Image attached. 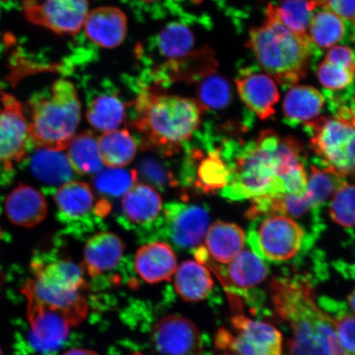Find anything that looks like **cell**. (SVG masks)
<instances>
[{"label":"cell","instance_id":"cell-1","mask_svg":"<svg viewBox=\"0 0 355 355\" xmlns=\"http://www.w3.org/2000/svg\"><path fill=\"white\" fill-rule=\"evenodd\" d=\"M270 291L275 312L290 327L282 355H347L332 318L316 303L309 279L274 278Z\"/></svg>","mask_w":355,"mask_h":355},{"label":"cell","instance_id":"cell-2","mask_svg":"<svg viewBox=\"0 0 355 355\" xmlns=\"http://www.w3.org/2000/svg\"><path fill=\"white\" fill-rule=\"evenodd\" d=\"M281 139L272 130L261 132L257 139L248 143L233 139L228 155L230 180L220 196L239 202L286 193L279 177Z\"/></svg>","mask_w":355,"mask_h":355},{"label":"cell","instance_id":"cell-3","mask_svg":"<svg viewBox=\"0 0 355 355\" xmlns=\"http://www.w3.org/2000/svg\"><path fill=\"white\" fill-rule=\"evenodd\" d=\"M136 130L145 144L164 155L184 148L201 124L202 110L196 101L162 92L146 91L137 98Z\"/></svg>","mask_w":355,"mask_h":355},{"label":"cell","instance_id":"cell-4","mask_svg":"<svg viewBox=\"0 0 355 355\" xmlns=\"http://www.w3.org/2000/svg\"><path fill=\"white\" fill-rule=\"evenodd\" d=\"M248 46L265 72L284 89L306 77L317 56L309 35L303 37L288 29L279 20L272 4L263 24L251 29Z\"/></svg>","mask_w":355,"mask_h":355},{"label":"cell","instance_id":"cell-5","mask_svg":"<svg viewBox=\"0 0 355 355\" xmlns=\"http://www.w3.org/2000/svg\"><path fill=\"white\" fill-rule=\"evenodd\" d=\"M33 279L21 291L26 300L59 311L74 326L82 322L87 312L84 269L73 261L60 260L46 264L33 263Z\"/></svg>","mask_w":355,"mask_h":355},{"label":"cell","instance_id":"cell-6","mask_svg":"<svg viewBox=\"0 0 355 355\" xmlns=\"http://www.w3.org/2000/svg\"><path fill=\"white\" fill-rule=\"evenodd\" d=\"M81 121V103L76 87L68 80H58L46 96L34 102L30 133L38 148L64 150Z\"/></svg>","mask_w":355,"mask_h":355},{"label":"cell","instance_id":"cell-7","mask_svg":"<svg viewBox=\"0 0 355 355\" xmlns=\"http://www.w3.org/2000/svg\"><path fill=\"white\" fill-rule=\"evenodd\" d=\"M193 145L189 146L181 180L198 193L215 194L227 185L230 166L225 157V139L217 135L211 124L194 133Z\"/></svg>","mask_w":355,"mask_h":355},{"label":"cell","instance_id":"cell-8","mask_svg":"<svg viewBox=\"0 0 355 355\" xmlns=\"http://www.w3.org/2000/svg\"><path fill=\"white\" fill-rule=\"evenodd\" d=\"M246 239L257 256L272 263L291 260L315 242L298 222L282 215L252 220Z\"/></svg>","mask_w":355,"mask_h":355},{"label":"cell","instance_id":"cell-9","mask_svg":"<svg viewBox=\"0 0 355 355\" xmlns=\"http://www.w3.org/2000/svg\"><path fill=\"white\" fill-rule=\"evenodd\" d=\"M310 137V148L317 157L345 176L354 172V121L336 115L319 116L304 124Z\"/></svg>","mask_w":355,"mask_h":355},{"label":"cell","instance_id":"cell-10","mask_svg":"<svg viewBox=\"0 0 355 355\" xmlns=\"http://www.w3.org/2000/svg\"><path fill=\"white\" fill-rule=\"evenodd\" d=\"M233 331L221 328L217 332V347L236 355H282V333L269 323L252 320L242 314L232 319Z\"/></svg>","mask_w":355,"mask_h":355},{"label":"cell","instance_id":"cell-11","mask_svg":"<svg viewBox=\"0 0 355 355\" xmlns=\"http://www.w3.org/2000/svg\"><path fill=\"white\" fill-rule=\"evenodd\" d=\"M251 201V206L245 213L246 218L250 220L268 215L290 217L303 226L313 241L323 230L322 208L314 206L305 192L266 195Z\"/></svg>","mask_w":355,"mask_h":355},{"label":"cell","instance_id":"cell-12","mask_svg":"<svg viewBox=\"0 0 355 355\" xmlns=\"http://www.w3.org/2000/svg\"><path fill=\"white\" fill-rule=\"evenodd\" d=\"M22 6L26 19L63 35L82 31L90 11L89 0H24Z\"/></svg>","mask_w":355,"mask_h":355},{"label":"cell","instance_id":"cell-13","mask_svg":"<svg viewBox=\"0 0 355 355\" xmlns=\"http://www.w3.org/2000/svg\"><path fill=\"white\" fill-rule=\"evenodd\" d=\"M209 223V210L204 205L174 202L163 208V232L180 248L198 247L205 239Z\"/></svg>","mask_w":355,"mask_h":355},{"label":"cell","instance_id":"cell-14","mask_svg":"<svg viewBox=\"0 0 355 355\" xmlns=\"http://www.w3.org/2000/svg\"><path fill=\"white\" fill-rule=\"evenodd\" d=\"M30 123L19 101L3 93L0 97V167L11 168L28 153Z\"/></svg>","mask_w":355,"mask_h":355},{"label":"cell","instance_id":"cell-15","mask_svg":"<svg viewBox=\"0 0 355 355\" xmlns=\"http://www.w3.org/2000/svg\"><path fill=\"white\" fill-rule=\"evenodd\" d=\"M200 263L205 265L217 275L226 290L232 295H243V291L260 285L268 277V269L265 261L250 250H243L226 268L216 265L208 255L205 248L194 251Z\"/></svg>","mask_w":355,"mask_h":355},{"label":"cell","instance_id":"cell-16","mask_svg":"<svg viewBox=\"0 0 355 355\" xmlns=\"http://www.w3.org/2000/svg\"><path fill=\"white\" fill-rule=\"evenodd\" d=\"M152 343L159 355H202L204 340L189 319L170 315L153 327Z\"/></svg>","mask_w":355,"mask_h":355},{"label":"cell","instance_id":"cell-17","mask_svg":"<svg viewBox=\"0 0 355 355\" xmlns=\"http://www.w3.org/2000/svg\"><path fill=\"white\" fill-rule=\"evenodd\" d=\"M28 302L30 340L37 352H55L69 336L74 324L64 313L32 300Z\"/></svg>","mask_w":355,"mask_h":355},{"label":"cell","instance_id":"cell-18","mask_svg":"<svg viewBox=\"0 0 355 355\" xmlns=\"http://www.w3.org/2000/svg\"><path fill=\"white\" fill-rule=\"evenodd\" d=\"M239 96L247 107L263 121L272 117L279 100L275 80L256 68H244L235 78Z\"/></svg>","mask_w":355,"mask_h":355},{"label":"cell","instance_id":"cell-19","mask_svg":"<svg viewBox=\"0 0 355 355\" xmlns=\"http://www.w3.org/2000/svg\"><path fill=\"white\" fill-rule=\"evenodd\" d=\"M55 202L60 220L68 224L78 223L92 212L99 216L109 211L105 201L96 203L90 186L81 181L71 180L60 186L55 193Z\"/></svg>","mask_w":355,"mask_h":355},{"label":"cell","instance_id":"cell-20","mask_svg":"<svg viewBox=\"0 0 355 355\" xmlns=\"http://www.w3.org/2000/svg\"><path fill=\"white\" fill-rule=\"evenodd\" d=\"M83 30L96 46L113 49L121 46L126 37L128 19L121 8L103 6L88 12Z\"/></svg>","mask_w":355,"mask_h":355},{"label":"cell","instance_id":"cell-21","mask_svg":"<svg viewBox=\"0 0 355 355\" xmlns=\"http://www.w3.org/2000/svg\"><path fill=\"white\" fill-rule=\"evenodd\" d=\"M135 266L137 273L146 283L171 282L177 269L176 255L166 243H150L137 250Z\"/></svg>","mask_w":355,"mask_h":355},{"label":"cell","instance_id":"cell-22","mask_svg":"<svg viewBox=\"0 0 355 355\" xmlns=\"http://www.w3.org/2000/svg\"><path fill=\"white\" fill-rule=\"evenodd\" d=\"M6 211L12 224L33 228L46 218L48 207L40 191L32 186L20 184L8 195Z\"/></svg>","mask_w":355,"mask_h":355},{"label":"cell","instance_id":"cell-23","mask_svg":"<svg viewBox=\"0 0 355 355\" xmlns=\"http://www.w3.org/2000/svg\"><path fill=\"white\" fill-rule=\"evenodd\" d=\"M326 100L317 88L306 85L290 87L283 102V121L295 128L314 121L322 113Z\"/></svg>","mask_w":355,"mask_h":355},{"label":"cell","instance_id":"cell-24","mask_svg":"<svg viewBox=\"0 0 355 355\" xmlns=\"http://www.w3.org/2000/svg\"><path fill=\"white\" fill-rule=\"evenodd\" d=\"M124 244L118 235L100 232L88 239L84 250V270L92 277L110 272L121 261Z\"/></svg>","mask_w":355,"mask_h":355},{"label":"cell","instance_id":"cell-25","mask_svg":"<svg viewBox=\"0 0 355 355\" xmlns=\"http://www.w3.org/2000/svg\"><path fill=\"white\" fill-rule=\"evenodd\" d=\"M246 235L239 225L216 221L207 229L206 250L216 263L228 264L243 250Z\"/></svg>","mask_w":355,"mask_h":355},{"label":"cell","instance_id":"cell-26","mask_svg":"<svg viewBox=\"0 0 355 355\" xmlns=\"http://www.w3.org/2000/svg\"><path fill=\"white\" fill-rule=\"evenodd\" d=\"M122 209L131 223H153L161 215L162 199L157 190L144 184H135L123 195Z\"/></svg>","mask_w":355,"mask_h":355},{"label":"cell","instance_id":"cell-27","mask_svg":"<svg viewBox=\"0 0 355 355\" xmlns=\"http://www.w3.org/2000/svg\"><path fill=\"white\" fill-rule=\"evenodd\" d=\"M174 276L175 290L184 301L206 300L214 286L209 268L198 261H185L176 269Z\"/></svg>","mask_w":355,"mask_h":355},{"label":"cell","instance_id":"cell-28","mask_svg":"<svg viewBox=\"0 0 355 355\" xmlns=\"http://www.w3.org/2000/svg\"><path fill=\"white\" fill-rule=\"evenodd\" d=\"M345 178L329 164L315 157L310 165L305 193L314 206L322 208L346 181Z\"/></svg>","mask_w":355,"mask_h":355},{"label":"cell","instance_id":"cell-29","mask_svg":"<svg viewBox=\"0 0 355 355\" xmlns=\"http://www.w3.org/2000/svg\"><path fill=\"white\" fill-rule=\"evenodd\" d=\"M62 150L39 148L31 163L33 175L42 184L60 186L72 180L74 172Z\"/></svg>","mask_w":355,"mask_h":355},{"label":"cell","instance_id":"cell-30","mask_svg":"<svg viewBox=\"0 0 355 355\" xmlns=\"http://www.w3.org/2000/svg\"><path fill=\"white\" fill-rule=\"evenodd\" d=\"M126 105L117 93L100 92L89 102L87 119L96 130H117L125 119Z\"/></svg>","mask_w":355,"mask_h":355},{"label":"cell","instance_id":"cell-31","mask_svg":"<svg viewBox=\"0 0 355 355\" xmlns=\"http://www.w3.org/2000/svg\"><path fill=\"white\" fill-rule=\"evenodd\" d=\"M67 158L74 173L78 175H96L103 168L98 140L92 132L74 136L67 146Z\"/></svg>","mask_w":355,"mask_h":355},{"label":"cell","instance_id":"cell-32","mask_svg":"<svg viewBox=\"0 0 355 355\" xmlns=\"http://www.w3.org/2000/svg\"><path fill=\"white\" fill-rule=\"evenodd\" d=\"M101 161L109 168H123L137 153L135 139L127 130L104 132L98 139Z\"/></svg>","mask_w":355,"mask_h":355},{"label":"cell","instance_id":"cell-33","mask_svg":"<svg viewBox=\"0 0 355 355\" xmlns=\"http://www.w3.org/2000/svg\"><path fill=\"white\" fill-rule=\"evenodd\" d=\"M195 37L189 26L180 22H172L165 26L157 37L159 55L168 63L184 59L192 53Z\"/></svg>","mask_w":355,"mask_h":355},{"label":"cell","instance_id":"cell-34","mask_svg":"<svg viewBox=\"0 0 355 355\" xmlns=\"http://www.w3.org/2000/svg\"><path fill=\"white\" fill-rule=\"evenodd\" d=\"M318 305L330 315L341 348L347 355H354V313L345 302L321 297Z\"/></svg>","mask_w":355,"mask_h":355},{"label":"cell","instance_id":"cell-35","mask_svg":"<svg viewBox=\"0 0 355 355\" xmlns=\"http://www.w3.org/2000/svg\"><path fill=\"white\" fill-rule=\"evenodd\" d=\"M317 7L313 0H283L275 10L279 20L292 33L308 37Z\"/></svg>","mask_w":355,"mask_h":355},{"label":"cell","instance_id":"cell-36","mask_svg":"<svg viewBox=\"0 0 355 355\" xmlns=\"http://www.w3.org/2000/svg\"><path fill=\"white\" fill-rule=\"evenodd\" d=\"M197 96L198 104L202 111L215 112L230 104L232 100V87L224 77L211 73L200 79Z\"/></svg>","mask_w":355,"mask_h":355},{"label":"cell","instance_id":"cell-37","mask_svg":"<svg viewBox=\"0 0 355 355\" xmlns=\"http://www.w3.org/2000/svg\"><path fill=\"white\" fill-rule=\"evenodd\" d=\"M345 22L340 17L330 10L319 12L313 17L309 31L311 41L317 46L330 48L343 38Z\"/></svg>","mask_w":355,"mask_h":355},{"label":"cell","instance_id":"cell-38","mask_svg":"<svg viewBox=\"0 0 355 355\" xmlns=\"http://www.w3.org/2000/svg\"><path fill=\"white\" fill-rule=\"evenodd\" d=\"M137 179L135 171L109 168L97 173L93 183L100 193L111 198H118L123 196L137 183Z\"/></svg>","mask_w":355,"mask_h":355},{"label":"cell","instance_id":"cell-39","mask_svg":"<svg viewBox=\"0 0 355 355\" xmlns=\"http://www.w3.org/2000/svg\"><path fill=\"white\" fill-rule=\"evenodd\" d=\"M329 215L338 224L354 235V187L344 182L329 200Z\"/></svg>","mask_w":355,"mask_h":355},{"label":"cell","instance_id":"cell-40","mask_svg":"<svg viewBox=\"0 0 355 355\" xmlns=\"http://www.w3.org/2000/svg\"><path fill=\"white\" fill-rule=\"evenodd\" d=\"M354 73L326 60L317 69V77L324 90L340 92L354 86Z\"/></svg>","mask_w":355,"mask_h":355},{"label":"cell","instance_id":"cell-41","mask_svg":"<svg viewBox=\"0 0 355 355\" xmlns=\"http://www.w3.org/2000/svg\"><path fill=\"white\" fill-rule=\"evenodd\" d=\"M330 63L354 72V53L352 49L343 46L332 47L326 57Z\"/></svg>","mask_w":355,"mask_h":355},{"label":"cell","instance_id":"cell-42","mask_svg":"<svg viewBox=\"0 0 355 355\" xmlns=\"http://www.w3.org/2000/svg\"><path fill=\"white\" fill-rule=\"evenodd\" d=\"M322 8L336 13L341 19L354 20V0H324Z\"/></svg>","mask_w":355,"mask_h":355},{"label":"cell","instance_id":"cell-43","mask_svg":"<svg viewBox=\"0 0 355 355\" xmlns=\"http://www.w3.org/2000/svg\"><path fill=\"white\" fill-rule=\"evenodd\" d=\"M64 355H98V354L90 349L77 348L68 350Z\"/></svg>","mask_w":355,"mask_h":355},{"label":"cell","instance_id":"cell-44","mask_svg":"<svg viewBox=\"0 0 355 355\" xmlns=\"http://www.w3.org/2000/svg\"><path fill=\"white\" fill-rule=\"evenodd\" d=\"M349 307L352 309V312L354 313V303H355V295L354 291L352 292V294L349 295L348 297Z\"/></svg>","mask_w":355,"mask_h":355},{"label":"cell","instance_id":"cell-45","mask_svg":"<svg viewBox=\"0 0 355 355\" xmlns=\"http://www.w3.org/2000/svg\"><path fill=\"white\" fill-rule=\"evenodd\" d=\"M313 1L318 3V7H322L323 6L324 0H313Z\"/></svg>","mask_w":355,"mask_h":355},{"label":"cell","instance_id":"cell-46","mask_svg":"<svg viewBox=\"0 0 355 355\" xmlns=\"http://www.w3.org/2000/svg\"><path fill=\"white\" fill-rule=\"evenodd\" d=\"M141 1L145 2V3H154L158 1V0H141Z\"/></svg>","mask_w":355,"mask_h":355},{"label":"cell","instance_id":"cell-47","mask_svg":"<svg viewBox=\"0 0 355 355\" xmlns=\"http://www.w3.org/2000/svg\"><path fill=\"white\" fill-rule=\"evenodd\" d=\"M192 1L196 3H202L203 0H192Z\"/></svg>","mask_w":355,"mask_h":355},{"label":"cell","instance_id":"cell-48","mask_svg":"<svg viewBox=\"0 0 355 355\" xmlns=\"http://www.w3.org/2000/svg\"><path fill=\"white\" fill-rule=\"evenodd\" d=\"M0 355H3L1 349H0Z\"/></svg>","mask_w":355,"mask_h":355},{"label":"cell","instance_id":"cell-49","mask_svg":"<svg viewBox=\"0 0 355 355\" xmlns=\"http://www.w3.org/2000/svg\"><path fill=\"white\" fill-rule=\"evenodd\" d=\"M225 355H230V354H225ZM235 355H236V354H235Z\"/></svg>","mask_w":355,"mask_h":355}]
</instances>
